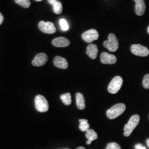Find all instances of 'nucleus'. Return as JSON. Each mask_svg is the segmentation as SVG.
<instances>
[{
  "instance_id": "f257e3e1",
  "label": "nucleus",
  "mask_w": 149,
  "mask_h": 149,
  "mask_svg": "<svg viewBox=\"0 0 149 149\" xmlns=\"http://www.w3.org/2000/svg\"><path fill=\"white\" fill-rule=\"evenodd\" d=\"M125 109L126 106L124 103H118L107 110V116L110 119H114L122 114Z\"/></svg>"
},
{
  "instance_id": "f03ea898",
  "label": "nucleus",
  "mask_w": 149,
  "mask_h": 149,
  "mask_svg": "<svg viewBox=\"0 0 149 149\" xmlns=\"http://www.w3.org/2000/svg\"><path fill=\"white\" fill-rule=\"evenodd\" d=\"M140 122V117L138 114L132 116L129 120L128 123L124 128V135L128 137L131 135L134 129L137 127Z\"/></svg>"
},
{
  "instance_id": "7ed1b4c3",
  "label": "nucleus",
  "mask_w": 149,
  "mask_h": 149,
  "mask_svg": "<svg viewBox=\"0 0 149 149\" xmlns=\"http://www.w3.org/2000/svg\"><path fill=\"white\" fill-rule=\"evenodd\" d=\"M108 38L107 40L104 42L103 46L111 52L117 51L119 47V43L116 36L114 34L111 33L109 34Z\"/></svg>"
},
{
  "instance_id": "20e7f679",
  "label": "nucleus",
  "mask_w": 149,
  "mask_h": 149,
  "mask_svg": "<svg viewBox=\"0 0 149 149\" xmlns=\"http://www.w3.org/2000/svg\"><path fill=\"white\" fill-rule=\"evenodd\" d=\"M35 107L38 112H46L49 109V104L46 98L42 95H37L34 99Z\"/></svg>"
},
{
  "instance_id": "39448f33",
  "label": "nucleus",
  "mask_w": 149,
  "mask_h": 149,
  "mask_svg": "<svg viewBox=\"0 0 149 149\" xmlns=\"http://www.w3.org/2000/svg\"><path fill=\"white\" fill-rule=\"evenodd\" d=\"M122 78L117 76L114 77L108 86V91L110 93L116 94L117 93L122 87L123 84Z\"/></svg>"
},
{
  "instance_id": "423d86ee",
  "label": "nucleus",
  "mask_w": 149,
  "mask_h": 149,
  "mask_svg": "<svg viewBox=\"0 0 149 149\" xmlns=\"http://www.w3.org/2000/svg\"><path fill=\"white\" fill-rule=\"evenodd\" d=\"M131 52L134 55L145 57L149 55V50L145 47L140 44H133L131 46Z\"/></svg>"
},
{
  "instance_id": "0eeeda50",
  "label": "nucleus",
  "mask_w": 149,
  "mask_h": 149,
  "mask_svg": "<svg viewBox=\"0 0 149 149\" xmlns=\"http://www.w3.org/2000/svg\"><path fill=\"white\" fill-rule=\"evenodd\" d=\"M38 27L42 32L46 34H53L56 32V28L51 22L42 21L39 23Z\"/></svg>"
},
{
  "instance_id": "6e6552de",
  "label": "nucleus",
  "mask_w": 149,
  "mask_h": 149,
  "mask_svg": "<svg viewBox=\"0 0 149 149\" xmlns=\"http://www.w3.org/2000/svg\"><path fill=\"white\" fill-rule=\"evenodd\" d=\"M99 34L96 29H90L84 32L82 34V39L86 43H91L94 40L98 39Z\"/></svg>"
},
{
  "instance_id": "1a4fd4ad",
  "label": "nucleus",
  "mask_w": 149,
  "mask_h": 149,
  "mask_svg": "<svg viewBox=\"0 0 149 149\" xmlns=\"http://www.w3.org/2000/svg\"><path fill=\"white\" fill-rule=\"evenodd\" d=\"M48 56L46 54L41 53L38 54L32 61V65L35 66H42L47 63L48 61Z\"/></svg>"
},
{
  "instance_id": "9d476101",
  "label": "nucleus",
  "mask_w": 149,
  "mask_h": 149,
  "mask_svg": "<svg viewBox=\"0 0 149 149\" xmlns=\"http://www.w3.org/2000/svg\"><path fill=\"white\" fill-rule=\"evenodd\" d=\"M101 61L104 64H114L117 62V58L114 55L103 52L101 55Z\"/></svg>"
},
{
  "instance_id": "9b49d317",
  "label": "nucleus",
  "mask_w": 149,
  "mask_h": 149,
  "mask_svg": "<svg viewBox=\"0 0 149 149\" xmlns=\"http://www.w3.org/2000/svg\"><path fill=\"white\" fill-rule=\"evenodd\" d=\"M70 41L64 37H58L55 38L52 41V44L54 47L59 48L67 47L70 45Z\"/></svg>"
},
{
  "instance_id": "f8f14e48",
  "label": "nucleus",
  "mask_w": 149,
  "mask_h": 149,
  "mask_svg": "<svg viewBox=\"0 0 149 149\" xmlns=\"http://www.w3.org/2000/svg\"><path fill=\"white\" fill-rule=\"evenodd\" d=\"M135 2V11L136 14L139 16H143L145 13L146 6L144 0H134Z\"/></svg>"
},
{
  "instance_id": "ddd939ff",
  "label": "nucleus",
  "mask_w": 149,
  "mask_h": 149,
  "mask_svg": "<svg viewBox=\"0 0 149 149\" xmlns=\"http://www.w3.org/2000/svg\"><path fill=\"white\" fill-rule=\"evenodd\" d=\"M54 65L61 69H66L68 68V63L66 59L60 56H56L54 59Z\"/></svg>"
},
{
  "instance_id": "4468645a",
  "label": "nucleus",
  "mask_w": 149,
  "mask_h": 149,
  "mask_svg": "<svg viewBox=\"0 0 149 149\" xmlns=\"http://www.w3.org/2000/svg\"><path fill=\"white\" fill-rule=\"evenodd\" d=\"M98 48L96 44H91L87 47L86 54L91 59H95L97 58L98 54Z\"/></svg>"
},
{
  "instance_id": "2eb2a0df",
  "label": "nucleus",
  "mask_w": 149,
  "mask_h": 149,
  "mask_svg": "<svg viewBox=\"0 0 149 149\" xmlns=\"http://www.w3.org/2000/svg\"><path fill=\"white\" fill-rule=\"evenodd\" d=\"M76 101L77 108L80 110H83L85 108V101L84 95L81 93L76 94Z\"/></svg>"
},
{
  "instance_id": "dca6fc26",
  "label": "nucleus",
  "mask_w": 149,
  "mask_h": 149,
  "mask_svg": "<svg viewBox=\"0 0 149 149\" xmlns=\"http://www.w3.org/2000/svg\"><path fill=\"white\" fill-rule=\"evenodd\" d=\"M86 137L88 141H92L98 138V135L96 132L93 129H89L86 132Z\"/></svg>"
},
{
  "instance_id": "f3484780",
  "label": "nucleus",
  "mask_w": 149,
  "mask_h": 149,
  "mask_svg": "<svg viewBox=\"0 0 149 149\" xmlns=\"http://www.w3.org/2000/svg\"><path fill=\"white\" fill-rule=\"evenodd\" d=\"M80 125H79V129L82 132H87L90 129V124L88 123V120L87 119H81L79 120Z\"/></svg>"
},
{
  "instance_id": "a211bd4d",
  "label": "nucleus",
  "mask_w": 149,
  "mask_h": 149,
  "mask_svg": "<svg viewBox=\"0 0 149 149\" xmlns=\"http://www.w3.org/2000/svg\"><path fill=\"white\" fill-rule=\"evenodd\" d=\"M60 98L64 103V104L66 106H69L71 103V96L70 93H66L61 95L60 96Z\"/></svg>"
},
{
  "instance_id": "6ab92c4d",
  "label": "nucleus",
  "mask_w": 149,
  "mask_h": 149,
  "mask_svg": "<svg viewBox=\"0 0 149 149\" xmlns=\"http://www.w3.org/2000/svg\"><path fill=\"white\" fill-rule=\"evenodd\" d=\"M53 11L55 13L59 15L61 14L63 12V5L60 1H57L53 5Z\"/></svg>"
},
{
  "instance_id": "aec40b11",
  "label": "nucleus",
  "mask_w": 149,
  "mask_h": 149,
  "mask_svg": "<svg viewBox=\"0 0 149 149\" xmlns=\"http://www.w3.org/2000/svg\"><path fill=\"white\" fill-rule=\"evenodd\" d=\"M17 4L21 6L24 8H28L31 5V2L29 0H15Z\"/></svg>"
},
{
  "instance_id": "412c9836",
  "label": "nucleus",
  "mask_w": 149,
  "mask_h": 149,
  "mask_svg": "<svg viewBox=\"0 0 149 149\" xmlns=\"http://www.w3.org/2000/svg\"><path fill=\"white\" fill-rule=\"evenodd\" d=\"M59 23L61 29L63 31H67L69 29V24L68 23V22L66 21L65 19H63V18L60 19L59 21Z\"/></svg>"
},
{
  "instance_id": "4be33fe9",
  "label": "nucleus",
  "mask_w": 149,
  "mask_h": 149,
  "mask_svg": "<svg viewBox=\"0 0 149 149\" xmlns=\"http://www.w3.org/2000/svg\"><path fill=\"white\" fill-rule=\"evenodd\" d=\"M143 86L144 88H149V74H145L143 80Z\"/></svg>"
},
{
  "instance_id": "5701e85b",
  "label": "nucleus",
  "mask_w": 149,
  "mask_h": 149,
  "mask_svg": "<svg viewBox=\"0 0 149 149\" xmlns=\"http://www.w3.org/2000/svg\"><path fill=\"white\" fill-rule=\"evenodd\" d=\"M106 149H121L119 144L116 143H111L107 145Z\"/></svg>"
},
{
  "instance_id": "b1692460",
  "label": "nucleus",
  "mask_w": 149,
  "mask_h": 149,
  "mask_svg": "<svg viewBox=\"0 0 149 149\" xmlns=\"http://www.w3.org/2000/svg\"><path fill=\"white\" fill-rule=\"evenodd\" d=\"M135 149H147L145 146L143 145L142 144H137L135 145Z\"/></svg>"
},
{
  "instance_id": "393cba45",
  "label": "nucleus",
  "mask_w": 149,
  "mask_h": 149,
  "mask_svg": "<svg viewBox=\"0 0 149 149\" xmlns=\"http://www.w3.org/2000/svg\"><path fill=\"white\" fill-rule=\"evenodd\" d=\"M58 1L57 0H48V2L51 5H53L55 3H56Z\"/></svg>"
},
{
  "instance_id": "a878e982",
  "label": "nucleus",
  "mask_w": 149,
  "mask_h": 149,
  "mask_svg": "<svg viewBox=\"0 0 149 149\" xmlns=\"http://www.w3.org/2000/svg\"><path fill=\"white\" fill-rule=\"evenodd\" d=\"M3 21V16H2V15L0 13V25L2 23Z\"/></svg>"
},
{
  "instance_id": "bb28decb",
  "label": "nucleus",
  "mask_w": 149,
  "mask_h": 149,
  "mask_svg": "<svg viewBox=\"0 0 149 149\" xmlns=\"http://www.w3.org/2000/svg\"><path fill=\"white\" fill-rule=\"evenodd\" d=\"M146 144H147L149 148V138L148 139H147V140H146Z\"/></svg>"
},
{
  "instance_id": "cd10ccee",
  "label": "nucleus",
  "mask_w": 149,
  "mask_h": 149,
  "mask_svg": "<svg viewBox=\"0 0 149 149\" xmlns=\"http://www.w3.org/2000/svg\"><path fill=\"white\" fill-rule=\"evenodd\" d=\"M76 149H86L84 147H82V146H79Z\"/></svg>"
},
{
  "instance_id": "c85d7f7f",
  "label": "nucleus",
  "mask_w": 149,
  "mask_h": 149,
  "mask_svg": "<svg viewBox=\"0 0 149 149\" xmlns=\"http://www.w3.org/2000/svg\"><path fill=\"white\" fill-rule=\"evenodd\" d=\"M148 33L149 34V26L148 27Z\"/></svg>"
},
{
  "instance_id": "c756f323",
  "label": "nucleus",
  "mask_w": 149,
  "mask_h": 149,
  "mask_svg": "<svg viewBox=\"0 0 149 149\" xmlns=\"http://www.w3.org/2000/svg\"><path fill=\"white\" fill-rule=\"evenodd\" d=\"M36 1H42V0H36Z\"/></svg>"
}]
</instances>
